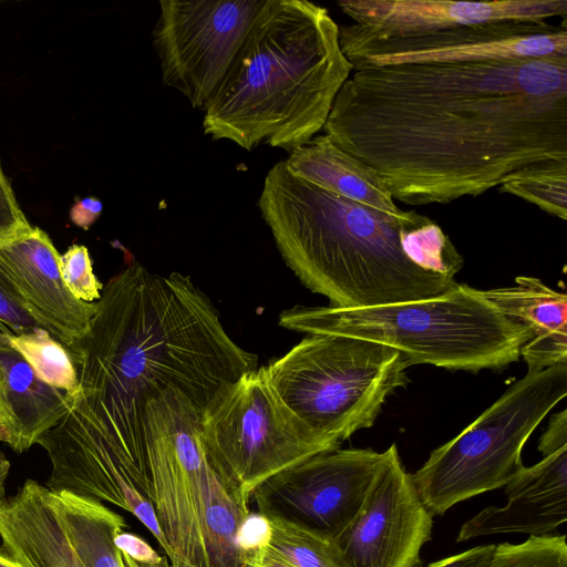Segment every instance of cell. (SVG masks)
Instances as JSON below:
<instances>
[{
	"label": "cell",
	"mask_w": 567,
	"mask_h": 567,
	"mask_svg": "<svg viewBox=\"0 0 567 567\" xmlns=\"http://www.w3.org/2000/svg\"><path fill=\"white\" fill-rule=\"evenodd\" d=\"M60 271L69 291L79 300L95 302L101 298L103 285L93 272L89 250L83 245H72L60 256Z\"/></svg>",
	"instance_id": "obj_27"
},
{
	"label": "cell",
	"mask_w": 567,
	"mask_h": 567,
	"mask_svg": "<svg viewBox=\"0 0 567 567\" xmlns=\"http://www.w3.org/2000/svg\"><path fill=\"white\" fill-rule=\"evenodd\" d=\"M37 377L73 395L79 391L78 373L69 350L40 327L19 334L4 333Z\"/></svg>",
	"instance_id": "obj_24"
},
{
	"label": "cell",
	"mask_w": 567,
	"mask_h": 567,
	"mask_svg": "<svg viewBox=\"0 0 567 567\" xmlns=\"http://www.w3.org/2000/svg\"><path fill=\"white\" fill-rule=\"evenodd\" d=\"M551 216L567 219V159H547L529 164L511 174L499 186Z\"/></svg>",
	"instance_id": "obj_23"
},
{
	"label": "cell",
	"mask_w": 567,
	"mask_h": 567,
	"mask_svg": "<svg viewBox=\"0 0 567 567\" xmlns=\"http://www.w3.org/2000/svg\"><path fill=\"white\" fill-rule=\"evenodd\" d=\"M60 254L39 227L0 246V267L27 310L69 351L87 336L95 302L76 299L60 271Z\"/></svg>",
	"instance_id": "obj_16"
},
{
	"label": "cell",
	"mask_w": 567,
	"mask_h": 567,
	"mask_svg": "<svg viewBox=\"0 0 567 567\" xmlns=\"http://www.w3.org/2000/svg\"><path fill=\"white\" fill-rule=\"evenodd\" d=\"M299 280L331 307L361 308L434 298L454 289L464 259L430 217L388 214L318 187L284 161L257 203Z\"/></svg>",
	"instance_id": "obj_3"
},
{
	"label": "cell",
	"mask_w": 567,
	"mask_h": 567,
	"mask_svg": "<svg viewBox=\"0 0 567 567\" xmlns=\"http://www.w3.org/2000/svg\"><path fill=\"white\" fill-rule=\"evenodd\" d=\"M383 461V452H324L286 468L251 493L258 514L275 516L336 538L360 509Z\"/></svg>",
	"instance_id": "obj_11"
},
{
	"label": "cell",
	"mask_w": 567,
	"mask_h": 567,
	"mask_svg": "<svg viewBox=\"0 0 567 567\" xmlns=\"http://www.w3.org/2000/svg\"><path fill=\"white\" fill-rule=\"evenodd\" d=\"M337 6L353 21L339 28L342 51L457 27L567 19V0H341Z\"/></svg>",
	"instance_id": "obj_15"
},
{
	"label": "cell",
	"mask_w": 567,
	"mask_h": 567,
	"mask_svg": "<svg viewBox=\"0 0 567 567\" xmlns=\"http://www.w3.org/2000/svg\"><path fill=\"white\" fill-rule=\"evenodd\" d=\"M50 501L68 539L85 567H126L115 537L125 519L102 502L49 489Z\"/></svg>",
	"instance_id": "obj_21"
},
{
	"label": "cell",
	"mask_w": 567,
	"mask_h": 567,
	"mask_svg": "<svg viewBox=\"0 0 567 567\" xmlns=\"http://www.w3.org/2000/svg\"><path fill=\"white\" fill-rule=\"evenodd\" d=\"M0 567H24L17 559L11 557L4 549H0Z\"/></svg>",
	"instance_id": "obj_36"
},
{
	"label": "cell",
	"mask_w": 567,
	"mask_h": 567,
	"mask_svg": "<svg viewBox=\"0 0 567 567\" xmlns=\"http://www.w3.org/2000/svg\"><path fill=\"white\" fill-rule=\"evenodd\" d=\"M35 327H40V324L29 313L22 299L0 267V331L19 334Z\"/></svg>",
	"instance_id": "obj_28"
},
{
	"label": "cell",
	"mask_w": 567,
	"mask_h": 567,
	"mask_svg": "<svg viewBox=\"0 0 567 567\" xmlns=\"http://www.w3.org/2000/svg\"><path fill=\"white\" fill-rule=\"evenodd\" d=\"M32 226L19 207L0 165V246L29 233Z\"/></svg>",
	"instance_id": "obj_30"
},
{
	"label": "cell",
	"mask_w": 567,
	"mask_h": 567,
	"mask_svg": "<svg viewBox=\"0 0 567 567\" xmlns=\"http://www.w3.org/2000/svg\"><path fill=\"white\" fill-rule=\"evenodd\" d=\"M10 472V462L6 455L0 451V504L6 498V481Z\"/></svg>",
	"instance_id": "obj_35"
},
{
	"label": "cell",
	"mask_w": 567,
	"mask_h": 567,
	"mask_svg": "<svg viewBox=\"0 0 567 567\" xmlns=\"http://www.w3.org/2000/svg\"><path fill=\"white\" fill-rule=\"evenodd\" d=\"M516 286L481 290L507 318L527 326L534 337H567V296L540 279L518 276Z\"/></svg>",
	"instance_id": "obj_22"
},
{
	"label": "cell",
	"mask_w": 567,
	"mask_h": 567,
	"mask_svg": "<svg viewBox=\"0 0 567 567\" xmlns=\"http://www.w3.org/2000/svg\"><path fill=\"white\" fill-rule=\"evenodd\" d=\"M519 355L530 372L567 363V337H533L522 347Z\"/></svg>",
	"instance_id": "obj_29"
},
{
	"label": "cell",
	"mask_w": 567,
	"mask_h": 567,
	"mask_svg": "<svg viewBox=\"0 0 567 567\" xmlns=\"http://www.w3.org/2000/svg\"><path fill=\"white\" fill-rule=\"evenodd\" d=\"M279 326L307 334L379 342L401 352L409 365L466 371L506 368L534 337L481 290L463 284L441 296L410 302L361 308L296 306L280 313Z\"/></svg>",
	"instance_id": "obj_6"
},
{
	"label": "cell",
	"mask_w": 567,
	"mask_h": 567,
	"mask_svg": "<svg viewBox=\"0 0 567 567\" xmlns=\"http://www.w3.org/2000/svg\"><path fill=\"white\" fill-rule=\"evenodd\" d=\"M567 395V363L527 371L458 435L434 450L409 474L434 515L503 487L524 465L523 447L550 410Z\"/></svg>",
	"instance_id": "obj_8"
},
{
	"label": "cell",
	"mask_w": 567,
	"mask_h": 567,
	"mask_svg": "<svg viewBox=\"0 0 567 567\" xmlns=\"http://www.w3.org/2000/svg\"><path fill=\"white\" fill-rule=\"evenodd\" d=\"M488 567H567L566 536H529L522 544H498Z\"/></svg>",
	"instance_id": "obj_26"
},
{
	"label": "cell",
	"mask_w": 567,
	"mask_h": 567,
	"mask_svg": "<svg viewBox=\"0 0 567 567\" xmlns=\"http://www.w3.org/2000/svg\"><path fill=\"white\" fill-rule=\"evenodd\" d=\"M0 539L24 567H85L58 519L49 488L33 480L0 504Z\"/></svg>",
	"instance_id": "obj_18"
},
{
	"label": "cell",
	"mask_w": 567,
	"mask_h": 567,
	"mask_svg": "<svg viewBox=\"0 0 567 567\" xmlns=\"http://www.w3.org/2000/svg\"><path fill=\"white\" fill-rule=\"evenodd\" d=\"M328 9L306 0H265L223 82L203 130L246 151L288 153L320 133L353 71Z\"/></svg>",
	"instance_id": "obj_4"
},
{
	"label": "cell",
	"mask_w": 567,
	"mask_h": 567,
	"mask_svg": "<svg viewBox=\"0 0 567 567\" xmlns=\"http://www.w3.org/2000/svg\"><path fill=\"white\" fill-rule=\"evenodd\" d=\"M495 547V544L477 546L432 563L426 567H488Z\"/></svg>",
	"instance_id": "obj_31"
},
{
	"label": "cell",
	"mask_w": 567,
	"mask_h": 567,
	"mask_svg": "<svg viewBox=\"0 0 567 567\" xmlns=\"http://www.w3.org/2000/svg\"><path fill=\"white\" fill-rule=\"evenodd\" d=\"M244 567H296L270 547L267 540L247 547Z\"/></svg>",
	"instance_id": "obj_33"
},
{
	"label": "cell",
	"mask_w": 567,
	"mask_h": 567,
	"mask_svg": "<svg viewBox=\"0 0 567 567\" xmlns=\"http://www.w3.org/2000/svg\"><path fill=\"white\" fill-rule=\"evenodd\" d=\"M398 350L367 339L313 333L266 365L284 402L310 429L341 444L371 427L385 399L408 382Z\"/></svg>",
	"instance_id": "obj_7"
},
{
	"label": "cell",
	"mask_w": 567,
	"mask_h": 567,
	"mask_svg": "<svg viewBox=\"0 0 567 567\" xmlns=\"http://www.w3.org/2000/svg\"><path fill=\"white\" fill-rule=\"evenodd\" d=\"M284 162L292 174L326 190L388 214L402 212L377 173L326 134L295 148Z\"/></svg>",
	"instance_id": "obj_20"
},
{
	"label": "cell",
	"mask_w": 567,
	"mask_h": 567,
	"mask_svg": "<svg viewBox=\"0 0 567 567\" xmlns=\"http://www.w3.org/2000/svg\"><path fill=\"white\" fill-rule=\"evenodd\" d=\"M503 487L504 507L488 506L461 527L456 542L522 533L544 536L567 520V446L523 466Z\"/></svg>",
	"instance_id": "obj_17"
},
{
	"label": "cell",
	"mask_w": 567,
	"mask_h": 567,
	"mask_svg": "<svg viewBox=\"0 0 567 567\" xmlns=\"http://www.w3.org/2000/svg\"><path fill=\"white\" fill-rule=\"evenodd\" d=\"M202 432L225 480L248 504L252 491L272 475L341 445L292 412L266 365L245 372L210 400Z\"/></svg>",
	"instance_id": "obj_9"
},
{
	"label": "cell",
	"mask_w": 567,
	"mask_h": 567,
	"mask_svg": "<svg viewBox=\"0 0 567 567\" xmlns=\"http://www.w3.org/2000/svg\"><path fill=\"white\" fill-rule=\"evenodd\" d=\"M169 567H195V566L190 565L189 563H187L185 560L176 558L173 561H171V566Z\"/></svg>",
	"instance_id": "obj_38"
},
{
	"label": "cell",
	"mask_w": 567,
	"mask_h": 567,
	"mask_svg": "<svg viewBox=\"0 0 567 567\" xmlns=\"http://www.w3.org/2000/svg\"><path fill=\"white\" fill-rule=\"evenodd\" d=\"M37 444L51 463L49 489L107 502L133 514L173 560L152 504L151 481L112 439L93 424L65 414Z\"/></svg>",
	"instance_id": "obj_12"
},
{
	"label": "cell",
	"mask_w": 567,
	"mask_h": 567,
	"mask_svg": "<svg viewBox=\"0 0 567 567\" xmlns=\"http://www.w3.org/2000/svg\"><path fill=\"white\" fill-rule=\"evenodd\" d=\"M432 526L433 516L392 444L360 509L333 545L341 567H417Z\"/></svg>",
	"instance_id": "obj_13"
},
{
	"label": "cell",
	"mask_w": 567,
	"mask_h": 567,
	"mask_svg": "<svg viewBox=\"0 0 567 567\" xmlns=\"http://www.w3.org/2000/svg\"><path fill=\"white\" fill-rule=\"evenodd\" d=\"M202 415L175 389L146 404L143 440L152 504L173 560L195 567H244L240 535L249 504L210 456Z\"/></svg>",
	"instance_id": "obj_5"
},
{
	"label": "cell",
	"mask_w": 567,
	"mask_h": 567,
	"mask_svg": "<svg viewBox=\"0 0 567 567\" xmlns=\"http://www.w3.org/2000/svg\"><path fill=\"white\" fill-rule=\"evenodd\" d=\"M567 446V410L550 417L547 430L542 435L538 450L544 456Z\"/></svg>",
	"instance_id": "obj_32"
},
{
	"label": "cell",
	"mask_w": 567,
	"mask_h": 567,
	"mask_svg": "<svg viewBox=\"0 0 567 567\" xmlns=\"http://www.w3.org/2000/svg\"><path fill=\"white\" fill-rule=\"evenodd\" d=\"M322 131L394 200L476 197L567 159V56L354 69Z\"/></svg>",
	"instance_id": "obj_1"
},
{
	"label": "cell",
	"mask_w": 567,
	"mask_h": 567,
	"mask_svg": "<svg viewBox=\"0 0 567 567\" xmlns=\"http://www.w3.org/2000/svg\"><path fill=\"white\" fill-rule=\"evenodd\" d=\"M70 395L39 379L22 355L0 331V417L8 445L28 451L66 414Z\"/></svg>",
	"instance_id": "obj_19"
},
{
	"label": "cell",
	"mask_w": 567,
	"mask_h": 567,
	"mask_svg": "<svg viewBox=\"0 0 567 567\" xmlns=\"http://www.w3.org/2000/svg\"><path fill=\"white\" fill-rule=\"evenodd\" d=\"M102 210V202L94 197L76 199L70 210V218L74 225L87 230L100 217Z\"/></svg>",
	"instance_id": "obj_34"
},
{
	"label": "cell",
	"mask_w": 567,
	"mask_h": 567,
	"mask_svg": "<svg viewBox=\"0 0 567 567\" xmlns=\"http://www.w3.org/2000/svg\"><path fill=\"white\" fill-rule=\"evenodd\" d=\"M0 441L4 442V443H8V441H9L8 429L1 417H0Z\"/></svg>",
	"instance_id": "obj_37"
},
{
	"label": "cell",
	"mask_w": 567,
	"mask_h": 567,
	"mask_svg": "<svg viewBox=\"0 0 567 567\" xmlns=\"http://www.w3.org/2000/svg\"><path fill=\"white\" fill-rule=\"evenodd\" d=\"M95 303L87 336L69 351L79 391L69 394L66 413L96 426L148 476V401L175 389L204 411L257 368V357L228 336L209 298L179 272L155 275L132 262L103 285Z\"/></svg>",
	"instance_id": "obj_2"
},
{
	"label": "cell",
	"mask_w": 567,
	"mask_h": 567,
	"mask_svg": "<svg viewBox=\"0 0 567 567\" xmlns=\"http://www.w3.org/2000/svg\"><path fill=\"white\" fill-rule=\"evenodd\" d=\"M567 24L504 21L390 39L343 50L354 69L567 56Z\"/></svg>",
	"instance_id": "obj_14"
},
{
	"label": "cell",
	"mask_w": 567,
	"mask_h": 567,
	"mask_svg": "<svg viewBox=\"0 0 567 567\" xmlns=\"http://www.w3.org/2000/svg\"><path fill=\"white\" fill-rule=\"evenodd\" d=\"M267 543L296 567H341L333 539L275 516H264Z\"/></svg>",
	"instance_id": "obj_25"
},
{
	"label": "cell",
	"mask_w": 567,
	"mask_h": 567,
	"mask_svg": "<svg viewBox=\"0 0 567 567\" xmlns=\"http://www.w3.org/2000/svg\"><path fill=\"white\" fill-rule=\"evenodd\" d=\"M265 0L159 2L153 44L162 82L204 111L223 82Z\"/></svg>",
	"instance_id": "obj_10"
}]
</instances>
